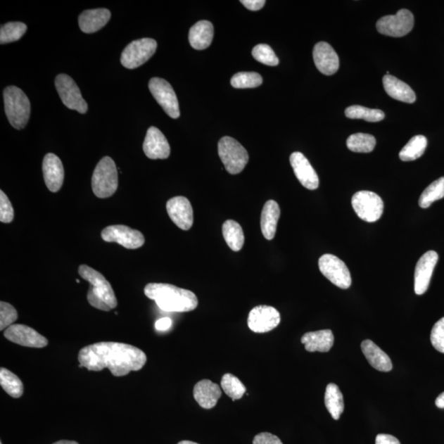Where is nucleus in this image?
Returning <instances> with one entry per match:
<instances>
[{
    "label": "nucleus",
    "instance_id": "f257e3e1",
    "mask_svg": "<svg viewBox=\"0 0 444 444\" xmlns=\"http://www.w3.org/2000/svg\"><path fill=\"white\" fill-rule=\"evenodd\" d=\"M79 362L90 372L108 369L115 377L139 372L146 362L143 350L136 346L119 343H99L85 346L79 353Z\"/></svg>",
    "mask_w": 444,
    "mask_h": 444
},
{
    "label": "nucleus",
    "instance_id": "f03ea898",
    "mask_svg": "<svg viewBox=\"0 0 444 444\" xmlns=\"http://www.w3.org/2000/svg\"><path fill=\"white\" fill-rule=\"evenodd\" d=\"M144 294L165 312L183 313L194 310L198 305L194 292L165 283H149L144 288Z\"/></svg>",
    "mask_w": 444,
    "mask_h": 444
},
{
    "label": "nucleus",
    "instance_id": "7ed1b4c3",
    "mask_svg": "<svg viewBox=\"0 0 444 444\" xmlns=\"http://www.w3.org/2000/svg\"><path fill=\"white\" fill-rule=\"evenodd\" d=\"M79 274L90 284L87 301L92 307L106 312L116 308L118 303L113 288L101 273L89 266L81 265Z\"/></svg>",
    "mask_w": 444,
    "mask_h": 444
},
{
    "label": "nucleus",
    "instance_id": "20e7f679",
    "mask_svg": "<svg viewBox=\"0 0 444 444\" xmlns=\"http://www.w3.org/2000/svg\"><path fill=\"white\" fill-rule=\"evenodd\" d=\"M4 108L9 123L17 129L25 128L31 114V103L23 91L15 86L4 91Z\"/></svg>",
    "mask_w": 444,
    "mask_h": 444
},
{
    "label": "nucleus",
    "instance_id": "39448f33",
    "mask_svg": "<svg viewBox=\"0 0 444 444\" xmlns=\"http://www.w3.org/2000/svg\"><path fill=\"white\" fill-rule=\"evenodd\" d=\"M92 191L97 198L111 197L118 189V172L113 160L102 158L97 164L91 178Z\"/></svg>",
    "mask_w": 444,
    "mask_h": 444
},
{
    "label": "nucleus",
    "instance_id": "423d86ee",
    "mask_svg": "<svg viewBox=\"0 0 444 444\" xmlns=\"http://www.w3.org/2000/svg\"><path fill=\"white\" fill-rule=\"evenodd\" d=\"M218 154L227 172L231 175L242 172L248 163L246 149L231 137H223L220 139Z\"/></svg>",
    "mask_w": 444,
    "mask_h": 444
},
{
    "label": "nucleus",
    "instance_id": "0eeeda50",
    "mask_svg": "<svg viewBox=\"0 0 444 444\" xmlns=\"http://www.w3.org/2000/svg\"><path fill=\"white\" fill-rule=\"evenodd\" d=\"M158 43L152 38H143L132 42L121 53L122 65L134 70L150 60L157 51Z\"/></svg>",
    "mask_w": 444,
    "mask_h": 444
},
{
    "label": "nucleus",
    "instance_id": "6e6552de",
    "mask_svg": "<svg viewBox=\"0 0 444 444\" xmlns=\"http://www.w3.org/2000/svg\"><path fill=\"white\" fill-rule=\"evenodd\" d=\"M351 203L357 216L367 222H377L383 213V202L377 194L359 191L353 195Z\"/></svg>",
    "mask_w": 444,
    "mask_h": 444
},
{
    "label": "nucleus",
    "instance_id": "1a4fd4ad",
    "mask_svg": "<svg viewBox=\"0 0 444 444\" xmlns=\"http://www.w3.org/2000/svg\"><path fill=\"white\" fill-rule=\"evenodd\" d=\"M55 84L63 105L80 114L87 113L89 106L82 96L79 86L71 77L61 73L56 77Z\"/></svg>",
    "mask_w": 444,
    "mask_h": 444
},
{
    "label": "nucleus",
    "instance_id": "9d476101",
    "mask_svg": "<svg viewBox=\"0 0 444 444\" xmlns=\"http://www.w3.org/2000/svg\"><path fill=\"white\" fill-rule=\"evenodd\" d=\"M319 267L322 274L341 289H348L351 286L348 267L338 257L326 253L319 258Z\"/></svg>",
    "mask_w": 444,
    "mask_h": 444
},
{
    "label": "nucleus",
    "instance_id": "9b49d317",
    "mask_svg": "<svg viewBox=\"0 0 444 444\" xmlns=\"http://www.w3.org/2000/svg\"><path fill=\"white\" fill-rule=\"evenodd\" d=\"M414 18L412 12L401 9L395 15L384 16L377 22L379 33L392 37H402L412 30Z\"/></svg>",
    "mask_w": 444,
    "mask_h": 444
},
{
    "label": "nucleus",
    "instance_id": "f8f14e48",
    "mask_svg": "<svg viewBox=\"0 0 444 444\" xmlns=\"http://www.w3.org/2000/svg\"><path fill=\"white\" fill-rule=\"evenodd\" d=\"M151 94L170 117L178 119L180 115L179 101L172 85L160 77H153L148 84Z\"/></svg>",
    "mask_w": 444,
    "mask_h": 444
},
{
    "label": "nucleus",
    "instance_id": "ddd939ff",
    "mask_svg": "<svg viewBox=\"0 0 444 444\" xmlns=\"http://www.w3.org/2000/svg\"><path fill=\"white\" fill-rule=\"evenodd\" d=\"M101 238L106 242L119 243L128 250H136L143 246L145 243L143 234L123 225L106 227L101 232Z\"/></svg>",
    "mask_w": 444,
    "mask_h": 444
},
{
    "label": "nucleus",
    "instance_id": "4468645a",
    "mask_svg": "<svg viewBox=\"0 0 444 444\" xmlns=\"http://www.w3.org/2000/svg\"><path fill=\"white\" fill-rule=\"evenodd\" d=\"M281 323V315L272 306H256L248 317V328L256 334L268 333Z\"/></svg>",
    "mask_w": 444,
    "mask_h": 444
},
{
    "label": "nucleus",
    "instance_id": "2eb2a0df",
    "mask_svg": "<svg viewBox=\"0 0 444 444\" xmlns=\"http://www.w3.org/2000/svg\"><path fill=\"white\" fill-rule=\"evenodd\" d=\"M4 336L13 343L27 348H43L48 345V340L36 330L23 324L8 326L4 333Z\"/></svg>",
    "mask_w": 444,
    "mask_h": 444
},
{
    "label": "nucleus",
    "instance_id": "dca6fc26",
    "mask_svg": "<svg viewBox=\"0 0 444 444\" xmlns=\"http://www.w3.org/2000/svg\"><path fill=\"white\" fill-rule=\"evenodd\" d=\"M170 219L179 229L189 231L194 224V211L187 198L178 196L170 198L167 203Z\"/></svg>",
    "mask_w": 444,
    "mask_h": 444
},
{
    "label": "nucleus",
    "instance_id": "f3484780",
    "mask_svg": "<svg viewBox=\"0 0 444 444\" xmlns=\"http://www.w3.org/2000/svg\"><path fill=\"white\" fill-rule=\"evenodd\" d=\"M438 260V253L433 250L426 252L419 258L414 271V292L417 295L421 296L427 291Z\"/></svg>",
    "mask_w": 444,
    "mask_h": 444
},
{
    "label": "nucleus",
    "instance_id": "a211bd4d",
    "mask_svg": "<svg viewBox=\"0 0 444 444\" xmlns=\"http://www.w3.org/2000/svg\"><path fill=\"white\" fill-rule=\"evenodd\" d=\"M290 163L297 179L303 186L310 190L319 188V179L308 159L299 152L292 153Z\"/></svg>",
    "mask_w": 444,
    "mask_h": 444
},
{
    "label": "nucleus",
    "instance_id": "6ab92c4d",
    "mask_svg": "<svg viewBox=\"0 0 444 444\" xmlns=\"http://www.w3.org/2000/svg\"><path fill=\"white\" fill-rule=\"evenodd\" d=\"M314 61L319 71L326 76L334 75L339 68V58L329 43H317L313 51Z\"/></svg>",
    "mask_w": 444,
    "mask_h": 444
},
{
    "label": "nucleus",
    "instance_id": "aec40b11",
    "mask_svg": "<svg viewBox=\"0 0 444 444\" xmlns=\"http://www.w3.org/2000/svg\"><path fill=\"white\" fill-rule=\"evenodd\" d=\"M144 151L150 159H167L170 157V146L162 132L156 127H150L146 132Z\"/></svg>",
    "mask_w": 444,
    "mask_h": 444
},
{
    "label": "nucleus",
    "instance_id": "412c9836",
    "mask_svg": "<svg viewBox=\"0 0 444 444\" xmlns=\"http://www.w3.org/2000/svg\"><path fill=\"white\" fill-rule=\"evenodd\" d=\"M42 172L48 189L53 193L58 192L65 179V170L61 160L55 154H46L43 160Z\"/></svg>",
    "mask_w": 444,
    "mask_h": 444
},
{
    "label": "nucleus",
    "instance_id": "4be33fe9",
    "mask_svg": "<svg viewBox=\"0 0 444 444\" xmlns=\"http://www.w3.org/2000/svg\"><path fill=\"white\" fill-rule=\"evenodd\" d=\"M222 397V390L219 385L211 380L203 379L199 381L194 388V398L199 406L203 409H212L216 407L220 398Z\"/></svg>",
    "mask_w": 444,
    "mask_h": 444
},
{
    "label": "nucleus",
    "instance_id": "5701e85b",
    "mask_svg": "<svg viewBox=\"0 0 444 444\" xmlns=\"http://www.w3.org/2000/svg\"><path fill=\"white\" fill-rule=\"evenodd\" d=\"M365 358L375 369L381 372H389L393 369V363L389 356L370 340H364L361 343Z\"/></svg>",
    "mask_w": 444,
    "mask_h": 444
},
{
    "label": "nucleus",
    "instance_id": "b1692460",
    "mask_svg": "<svg viewBox=\"0 0 444 444\" xmlns=\"http://www.w3.org/2000/svg\"><path fill=\"white\" fill-rule=\"evenodd\" d=\"M111 13L106 8H96L86 11L79 18L82 32L94 33L101 30L110 21Z\"/></svg>",
    "mask_w": 444,
    "mask_h": 444
},
{
    "label": "nucleus",
    "instance_id": "393cba45",
    "mask_svg": "<svg viewBox=\"0 0 444 444\" xmlns=\"http://www.w3.org/2000/svg\"><path fill=\"white\" fill-rule=\"evenodd\" d=\"M301 343L309 353H329L334 344V335L330 329L310 331L302 336Z\"/></svg>",
    "mask_w": 444,
    "mask_h": 444
},
{
    "label": "nucleus",
    "instance_id": "a878e982",
    "mask_svg": "<svg viewBox=\"0 0 444 444\" xmlns=\"http://www.w3.org/2000/svg\"><path fill=\"white\" fill-rule=\"evenodd\" d=\"M383 84L385 91L392 99L405 103L412 104L417 100L416 94L410 87L396 77L392 75H385L383 79Z\"/></svg>",
    "mask_w": 444,
    "mask_h": 444
},
{
    "label": "nucleus",
    "instance_id": "bb28decb",
    "mask_svg": "<svg viewBox=\"0 0 444 444\" xmlns=\"http://www.w3.org/2000/svg\"><path fill=\"white\" fill-rule=\"evenodd\" d=\"M281 216L279 205L274 200H269L263 206L261 215V230L266 240L274 239L278 221Z\"/></svg>",
    "mask_w": 444,
    "mask_h": 444
},
{
    "label": "nucleus",
    "instance_id": "cd10ccee",
    "mask_svg": "<svg viewBox=\"0 0 444 444\" xmlns=\"http://www.w3.org/2000/svg\"><path fill=\"white\" fill-rule=\"evenodd\" d=\"M214 36L213 24L208 21H199L190 29L189 40L195 50H205L211 45Z\"/></svg>",
    "mask_w": 444,
    "mask_h": 444
},
{
    "label": "nucleus",
    "instance_id": "c85d7f7f",
    "mask_svg": "<svg viewBox=\"0 0 444 444\" xmlns=\"http://www.w3.org/2000/svg\"><path fill=\"white\" fill-rule=\"evenodd\" d=\"M324 402L326 410L335 421L340 419L344 412L343 395L338 385L329 383L326 388Z\"/></svg>",
    "mask_w": 444,
    "mask_h": 444
},
{
    "label": "nucleus",
    "instance_id": "c756f323",
    "mask_svg": "<svg viewBox=\"0 0 444 444\" xmlns=\"http://www.w3.org/2000/svg\"><path fill=\"white\" fill-rule=\"evenodd\" d=\"M222 234L227 246L233 251L238 252L241 250L245 243V236H243V229L240 224L233 220H227L223 224Z\"/></svg>",
    "mask_w": 444,
    "mask_h": 444
},
{
    "label": "nucleus",
    "instance_id": "7c9ffc66",
    "mask_svg": "<svg viewBox=\"0 0 444 444\" xmlns=\"http://www.w3.org/2000/svg\"><path fill=\"white\" fill-rule=\"evenodd\" d=\"M428 141L423 135H417L408 141L399 153V158L403 162H412L421 157L426 151Z\"/></svg>",
    "mask_w": 444,
    "mask_h": 444
},
{
    "label": "nucleus",
    "instance_id": "2f4dec72",
    "mask_svg": "<svg viewBox=\"0 0 444 444\" xmlns=\"http://www.w3.org/2000/svg\"><path fill=\"white\" fill-rule=\"evenodd\" d=\"M0 384L9 396L13 398L23 396L24 388L20 379L6 368L0 369Z\"/></svg>",
    "mask_w": 444,
    "mask_h": 444
},
{
    "label": "nucleus",
    "instance_id": "473e14b6",
    "mask_svg": "<svg viewBox=\"0 0 444 444\" xmlns=\"http://www.w3.org/2000/svg\"><path fill=\"white\" fill-rule=\"evenodd\" d=\"M375 145H376V139L373 135L367 134H355L350 135L346 141L348 149L354 153H372Z\"/></svg>",
    "mask_w": 444,
    "mask_h": 444
},
{
    "label": "nucleus",
    "instance_id": "72a5a7b5",
    "mask_svg": "<svg viewBox=\"0 0 444 444\" xmlns=\"http://www.w3.org/2000/svg\"><path fill=\"white\" fill-rule=\"evenodd\" d=\"M444 198V177L438 179L424 190L419 199V207L428 208L437 200Z\"/></svg>",
    "mask_w": 444,
    "mask_h": 444
},
{
    "label": "nucleus",
    "instance_id": "f704fd0d",
    "mask_svg": "<svg viewBox=\"0 0 444 444\" xmlns=\"http://www.w3.org/2000/svg\"><path fill=\"white\" fill-rule=\"evenodd\" d=\"M345 115L349 119L364 120L368 122H379L384 119L383 111L377 109L366 108L361 106H351L345 110Z\"/></svg>",
    "mask_w": 444,
    "mask_h": 444
},
{
    "label": "nucleus",
    "instance_id": "c9c22d12",
    "mask_svg": "<svg viewBox=\"0 0 444 444\" xmlns=\"http://www.w3.org/2000/svg\"><path fill=\"white\" fill-rule=\"evenodd\" d=\"M27 27L25 23L11 22L1 26L0 30V44H8L20 40L26 33Z\"/></svg>",
    "mask_w": 444,
    "mask_h": 444
},
{
    "label": "nucleus",
    "instance_id": "e433bc0d",
    "mask_svg": "<svg viewBox=\"0 0 444 444\" xmlns=\"http://www.w3.org/2000/svg\"><path fill=\"white\" fill-rule=\"evenodd\" d=\"M223 391L230 397L233 401L241 399L243 394L246 393L245 385L235 375L231 374H224L221 381Z\"/></svg>",
    "mask_w": 444,
    "mask_h": 444
},
{
    "label": "nucleus",
    "instance_id": "4c0bfd02",
    "mask_svg": "<svg viewBox=\"0 0 444 444\" xmlns=\"http://www.w3.org/2000/svg\"><path fill=\"white\" fill-rule=\"evenodd\" d=\"M231 84L233 87L238 89H255L262 85V79L258 72H241L232 77Z\"/></svg>",
    "mask_w": 444,
    "mask_h": 444
},
{
    "label": "nucleus",
    "instance_id": "58836bf2",
    "mask_svg": "<svg viewBox=\"0 0 444 444\" xmlns=\"http://www.w3.org/2000/svg\"><path fill=\"white\" fill-rule=\"evenodd\" d=\"M253 57L258 62L268 66H277L279 60L272 49L266 44H260L253 49Z\"/></svg>",
    "mask_w": 444,
    "mask_h": 444
},
{
    "label": "nucleus",
    "instance_id": "ea45409f",
    "mask_svg": "<svg viewBox=\"0 0 444 444\" xmlns=\"http://www.w3.org/2000/svg\"><path fill=\"white\" fill-rule=\"evenodd\" d=\"M18 312L14 307L6 302L0 303V330L7 329L18 319Z\"/></svg>",
    "mask_w": 444,
    "mask_h": 444
},
{
    "label": "nucleus",
    "instance_id": "a19ab883",
    "mask_svg": "<svg viewBox=\"0 0 444 444\" xmlns=\"http://www.w3.org/2000/svg\"><path fill=\"white\" fill-rule=\"evenodd\" d=\"M431 340L433 348L444 354V317L433 325Z\"/></svg>",
    "mask_w": 444,
    "mask_h": 444
},
{
    "label": "nucleus",
    "instance_id": "79ce46f5",
    "mask_svg": "<svg viewBox=\"0 0 444 444\" xmlns=\"http://www.w3.org/2000/svg\"><path fill=\"white\" fill-rule=\"evenodd\" d=\"M14 218L13 205L3 190L0 191V222L11 223Z\"/></svg>",
    "mask_w": 444,
    "mask_h": 444
},
{
    "label": "nucleus",
    "instance_id": "37998d69",
    "mask_svg": "<svg viewBox=\"0 0 444 444\" xmlns=\"http://www.w3.org/2000/svg\"><path fill=\"white\" fill-rule=\"evenodd\" d=\"M253 444H283L281 439L270 433H260L253 438Z\"/></svg>",
    "mask_w": 444,
    "mask_h": 444
},
{
    "label": "nucleus",
    "instance_id": "c03bdc74",
    "mask_svg": "<svg viewBox=\"0 0 444 444\" xmlns=\"http://www.w3.org/2000/svg\"><path fill=\"white\" fill-rule=\"evenodd\" d=\"M241 2L243 6L251 11H260L266 4L265 0H242Z\"/></svg>",
    "mask_w": 444,
    "mask_h": 444
},
{
    "label": "nucleus",
    "instance_id": "a18cd8bd",
    "mask_svg": "<svg viewBox=\"0 0 444 444\" xmlns=\"http://www.w3.org/2000/svg\"><path fill=\"white\" fill-rule=\"evenodd\" d=\"M375 444H401L396 437L386 433L378 434Z\"/></svg>",
    "mask_w": 444,
    "mask_h": 444
},
{
    "label": "nucleus",
    "instance_id": "49530a36",
    "mask_svg": "<svg viewBox=\"0 0 444 444\" xmlns=\"http://www.w3.org/2000/svg\"><path fill=\"white\" fill-rule=\"evenodd\" d=\"M172 324V319L169 318H163L156 322V329L158 331H167Z\"/></svg>",
    "mask_w": 444,
    "mask_h": 444
},
{
    "label": "nucleus",
    "instance_id": "de8ad7c7",
    "mask_svg": "<svg viewBox=\"0 0 444 444\" xmlns=\"http://www.w3.org/2000/svg\"><path fill=\"white\" fill-rule=\"evenodd\" d=\"M436 405L437 407L444 409V392L437 398Z\"/></svg>",
    "mask_w": 444,
    "mask_h": 444
},
{
    "label": "nucleus",
    "instance_id": "09e8293b",
    "mask_svg": "<svg viewBox=\"0 0 444 444\" xmlns=\"http://www.w3.org/2000/svg\"><path fill=\"white\" fill-rule=\"evenodd\" d=\"M53 444H80V443L75 441L61 440Z\"/></svg>",
    "mask_w": 444,
    "mask_h": 444
},
{
    "label": "nucleus",
    "instance_id": "8fccbe9b",
    "mask_svg": "<svg viewBox=\"0 0 444 444\" xmlns=\"http://www.w3.org/2000/svg\"><path fill=\"white\" fill-rule=\"evenodd\" d=\"M178 444H198V443H194L192 441L184 440V441L179 442Z\"/></svg>",
    "mask_w": 444,
    "mask_h": 444
},
{
    "label": "nucleus",
    "instance_id": "3c124183",
    "mask_svg": "<svg viewBox=\"0 0 444 444\" xmlns=\"http://www.w3.org/2000/svg\"><path fill=\"white\" fill-rule=\"evenodd\" d=\"M0 444H2V443H0Z\"/></svg>",
    "mask_w": 444,
    "mask_h": 444
}]
</instances>
